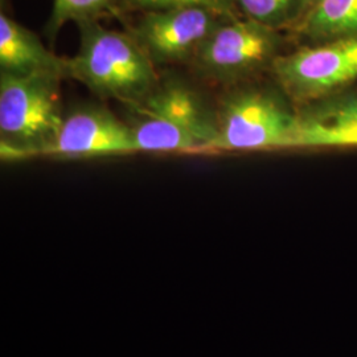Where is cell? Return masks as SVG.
<instances>
[{"mask_svg":"<svg viewBox=\"0 0 357 357\" xmlns=\"http://www.w3.org/2000/svg\"><path fill=\"white\" fill-rule=\"evenodd\" d=\"M81 43L69 59L70 78L100 97L135 106L159 84L155 64L131 33L107 29L100 20L77 23Z\"/></svg>","mask_w":357,"mask_h":357,"instance_id":"6da1fadb","label":"cell"},{"mask_svg":"<svg viewBox=\"0 0 357 357\" xmlns=\"http://www.w3.org/2000/svg\"><path fill=\"white\" fill-rule=\"evenodd\" d=\"M131 107L138 153H217V114L184 82H159L143 102Z\"/></svg>","mask_w":357,"mask_h":357,"instance_id":"7a4b0ae2","label":"cell"},{"mask_svg":"<svg viewBox=\"0 0 357 357\" xmlns=\"http://www.w3.org/2000/svg\"><path fill=\"white\" fill-rule=\"evenodd\" d=\"M54 76L0 75V153L3 160L44 156L65 115Z\"/></svg>","mask_w":357,"mask_h":357,"instance_id":"3957f363","label":"cell"},{"mask_svg":"<svg viewBox=\"0 0 357 357\" xmlns=\"http://www.w3.org/2000/svg\"><path fill=\"white\" fill-rule=\"evenodd\" d=\"M296 109L289 98L266 86L229 93L217 113V153L289 150Z\"/></svg>","mask_w":357,"mask_h":357,"instance_id":"277c9868","label":"cell"},{"mask_svg":"<svg viewBox=\"0 0 357 357\" xmlns=\"http://www.w3.org/2000/svg\"><path fill=\"white\" fill-rule=\"evenodd\" d=\"M270 72L296 107L342 94L357 82V36L282 53Z\"/></svg>","mask_w":357,"mask_h":357,"instance_id":"5b68a950","label":"cell"},{"mask_svg":"<svg viewBox=\"0 0 357 357\" xmlns=\"http://www.w3.org/2000/svg\"><path fill=\"white\" fill-rule=\"evenodd\" d=\"M281 31L246 17L224 20L193 57L202 76L222 85H237L265 69L282 54Z\"/></svg>","mask_w":357,"mask_h":357,"instance_id":"8992f818","label":"cell"},{"mask_svg":"<svg viewBox=\"0 0 357 357\" xmlns=\"http://www.w3.org/2000/svg\"><path fill=\"white\" fill-rule=\"evenodd\" d=\"M224 20L202 7H176L144 11L131 35L153 64H175L193 60L199 48Z\"/></svg>","mask_w":357,"mask_h":357,"instance_id":"52a82bcc","label":"cell"},{"mask_svg":"<svg viewBox=\"0 0 357 357\" xmlns=\"http://www.w3.org/2000/svg\"><path fill=\"white\" fill-rule=\"evenodd\" d=\"M134 153H138V149L131 126L103 107L86 106L65 115L56 139L44 156L94 158Z\"/></svg>","mask_w":357,"mask_h":357,"instance_id":"ba28073f","label":"cell"},{"mask_svg":"<svg viewBox=\"0 0 357 357\" xmlns=\"http://www.w3.org/2000/svg\"><path fill=\"white\" fill-rule=\"evenodd\" d=\"M357 147V93L296 107L289 150Z\"/></svg>","mask_w":357,"mask_h":357,"instance_id":"9c48e42d","label":"cell"},{"mask_svg":"<svg viewBox=\"0 0 357 357\" xmlns=\"http://www.w3.org/2000/svg\"><path fill=\"white\" fill-rule=\"evenodd\" d=\"M0 73L70 78L69 59L48 51L41 40L6 13L0 15Z\"/></svg>","mask_w":357,"mask_h":357,"instance_id":"30bf717a","label":"cell"},{"mask_svg":"<svg viewBox=\"0 0 357 357\" xmlns=\"http://www.w3.org/2000/svg\"><path fill=\"white\" fill-rule=\"evenodd\" d=\"M294 31L312 44L357 36V0H319Z\"/></svg>","mask_w":357,"mask_h":357,"instance_id":"8fae6325","label":"cell"},{"mask_svg":"<svg viewBox=\"0 0 357 357\" xmlns=\"http://www.w3.org/2000/svg\"><path fill=\"white\" fill-rule=\"evenodd\" d=\"M238 13L277 31L294 29L305 16V0H236Z\"/></svg>","mask_w":357,"mask_h":357,"instance_id":"7c38bea8","label":"cell"},{"mask_svg":"<svg viewBox=\"0 0 357 357\" xmlns=\"http://www.w3.org/2000/svg\"><path fill=\"white\" fill-rule=\"evenodd\" d=\"M126 0H54L47 32L52 38L68 22L100 20L119 13Z\"/></svg>","mask_w":357,"mask_h":357,"instance_id":"4fadbf2b","label":"cell"},{"mask_svg":"<svg viewBox=\"0 0 357 357\" xmlns=\"http://www.w3.org/2000/svg\"><path fill=\"white\" fill-rule=\"evenodd\" d=\"M131 8L141 11H156L176 7H202L211 10L225 19L241 17L236 0H126Z\"/></svg>","mask_w":357,"mask_h":357,"instance_id":"5bb4252c","label":"cell"},{"mask_svg":"<svg viewBox=\"0 0 357 357\" xmlns=\"http://www.w3.org/2000/svg\"><path fill=\"white\" fill-rule=\"evenodd\" d=\"M318 1H319V0H305V16H306V13H308ZM305 16H303V17H305ZM303 17H302V19H303Z\"/></svg>","mask_w":357,"mask_h":357,"instance_id":"9a60e30c","label":"cell"}]
</instances>
